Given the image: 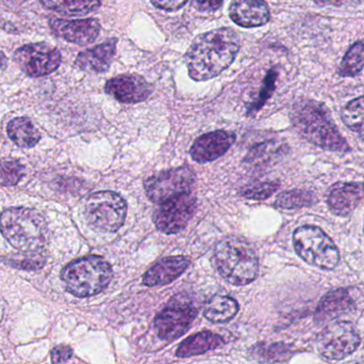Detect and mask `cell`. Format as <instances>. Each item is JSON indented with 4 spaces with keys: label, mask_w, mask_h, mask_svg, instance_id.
<instances>
[{
    "label": "cell",
    "mask_w": 364,
    "mask_h": 364,
    "mask_svg": "<svg viewBox=\"0 0 364 364\" xmlns=\"http://www.w3.org/2000/svg\"><path fill=\"white\" fill-rule=\"evenodd\" d=\"M73 357V350L70 346L60 345L51 352V361L53 363H68Z\"/></svg>",
    "instance_id": "cell-32"
},
{
    "label": "cell",
    "mask_w": 364,
    "mask_h": 364,
    "mask_svg": "<svg viewBox=\"0 0 364 364\" xmlns=\"http://www.w3.org/2000/svg\"><path fill=\"white\" fill-rule=\"evenodd\" d=\"M105 91L124 104H136L147 100L153 93L154 88L142 76L126 74L107 81Z\"/></svg>",
    "instance_id": "cell-13"
},
{
    "label": "cell",
    "mask_w": 364,
    "mask_h": 364,
    "mask_svg": "<svg viewBox=\"0 0 364 364\" xmlns=\"http://www.w3.org/2000/svg\"><path fill=\"white\" fill-rule=\"evenodd\" d=\"M239 312V303L229 296L212 297L203 310V316L212 323H228Z\"/></svg>",
    "instance_id": "cell-23"
},
{
    "label": "cell",
    "mask_w": 364,
    "mask_h": 364,
    "mask_svg": "<svg viewBox=\"0 0 364 364\" xmlns=\"http://www.w3.org/2000/svg\"><path fill=\"white\" fill-rule=\"evenodd\" d=\"M278 72L276 68H272L269 71L264 80H263L262 87H261L260 93L258 98L252 103V106L248 109V115H255L258 113L267 100L271 98L272 94L275 91L276 80H277Z\"/></svg>",
    "instance_id": "cell-31"
},
{
    "label": "cell",
    "mask_w": 364,
    "mask_h": 364,
    "mask_svg": "<svg viewBox=\"0 0 364 364\" xmlns=\"http://www.w3.org/2000/svg\"><path fill=\"white\" fill-rule=\"evenodd\" d=\"M197 10L203 12H213L222 6L224 0H191Z\"/></svg>",
    "instance_id": "cell-34"
},
{
    "label": "cell",
    "mask_w": 364,
    "mask_h": 364,
    "mask_svg": "<svg viewBox=\"0 0 364 364\" xmlns=\"http://www.w3.org/2000/svg\"><path fill=\"white\" fill-rule=\"evenodd\" d=\"M9 138L19 147H33L41 140V134L28 118H15L6 126Z\"/></svg>",
    "instance_id": "cell-22"
},
{
    "label": "cell",
    "mask_w": 364,
    "mask_h": 364,
    "mask_svg": "<svg viewBox=\"0 0 364 364\" xmlns=\"http://www.w3.org/2000/svg\"><path fill=\"white\" fill-rule=\"evenodd\" d=\"M291 120L295 130L308 142L327 151H350V145L322 103L314 100H299L293 106Z\"/></svg>",
    "instance_id": "cell-2"
},
{
    "label": "cell",
    "mask_w": 364,
    "mask_h": 364,
    "mask_svg": "<svg viewBox=\"0 0 364 364\" xmlns=\"http://www.w3.org/2000/svg\"><path fill=\"white\" fill-rule=\"evenodd\" d=\"M85 215L94 229L102 232H117L125 222L127 203L117 192H98L87 199Z\"/></svg>",
    "instance_id": "cell-7"
},
{
    "label": "cell",
    "mask_w": 364,
    "mask_h": 364,
    "mask_svg": "<svg viewBox=\"0 0 364 364\" xmlns=\"http://www.w3.org/2000/svg\"><path fill=\"white\" fill-rule=\"evenodd\" d=\"M197 316V308L188 297L171 299L166 307L156 316L155 327L160 339L173 341L183 336Z\"/></svg>",
    "instance_id": "cell-8"
},
{
    "label": "cell",
    "mask_w": 364,
    "mask_h": 364,
    "mask_svg": "<svg viewBox=\"0 0 364 364\" xmlns=\"http://www.w3.org/2000/svg\"><path fill=\"white\" fill-rule=\"evenodd\" d=\"M360 342V337L350 323H331L318 335V352L329 360H341L352 355Z\"/></svg>",
    "instance_id": "cell-10"
},
{
    "label": "cell",
    "mask_w": 364,
    "mask_h": 364,
    "mask_svg": "<svg viewBox=\"0 0 364 364\" xmlns=\"http://www.w3.org/2000/svg\"><path fill=\"white\" fill-rule=\"evenodd\" d=\"M316 2L318 6H341L343 4H348L350 0H312Z\"/></svg>",
    "instance_id": "cell-36"
},
{
    "label": "cell",
    "mask_w": 364,
    "mask_h": 364,
    "mask_svg": "<svg viewBox=\"0 0 364 364\" xmlns=\"http://www.w3.org/2000/svg\"><path fill=\"white\" fill-rule=\"evenodd\" d=\"M49 10L68 16H82L100 8L102 0H41Z\"/></svg>",
    "instance_id": "cell-24"
},
{
    "label": "cell",
    "mask_w": 364,
    "mask_h": 364,
    "mask_svg": "<svg viewBox=\"0 0 364 364\" xmlns=\"http://www.w3.org/2000/svg\"><path fill=\"white\" fill-rule=\"evenodd\" d=\"M117 38H110L98 46L87 49L79 53L75 64L80 70L87 71V72H106L112 63L115 51H117Z\"/></svg>",
    "instance_id": "cell-19"
},
{
    "label": "cell",
    "mask_w": 364,
    "mask_h": 364,
    "mask_svg": "<svg viewBox=\"0 0 364 364\" xmlns=\"http://www.w3.org/2000/svg\"><path fill=\"white\" fill-rule=\"evenodd\" d=\"M353 305L354 301L346 288H339V290L329 292L318 303L316 316H314L316 322L323 323L333 320L340 314L348 311Z\"/></svg>",
    "instance_id": "cell-20"
},
{
    "label": "cell",
    "mask_w": 364,
    "mask_h": 364,
    "mask_svg": "<svg viewBox=\"0 0 364 364\" xmlns=\"http://www.w3.org/2000/svg\"><path fill=\"white\" fill-rule=\"evenodd\" d=\"M364 198V184H336L327 199L329 209L336 215L346 217L356 209Z\"/></svg>",
    "instance_id": "cell-17"
},
{
    "label": "cell",
    "mask_w": 364,
    "mask_h": 364,
    "mask_svg": "<svg viewBox=\"0 0 364 364\" xmlns=\"http://www.w3.org/2000/svg\"><path fill=\"white\" fill-rule=\"evenodd\" d=\"M194 182V172L188 167H179L153 175L145 181L144 187L149 200L160 204L172 197L191 192Z\"/></svg>",
    "instance_id": "cell-11"
},
{
    "label": "cell",
    "mask_w": 364,
    "mask_h": 364,
    "mask_svg": "<svg viewBox=\"0 0 364 364\" xmlns=\"http://www.w3.org/2000/svg\"><path fill=\"white\" fill-rule=\"evenodd\" d=\"M55 36L74 44L85 45L94 42L100 33V21L94 19H53L49 21Z\"/></svg>",
    "instance_id": "cell-15"
},
{
    "label": "cell",
    "mask_w": 364,
    "mask_h": 364,
    "mask_svg": "<svg viewBox=\"0 0 364 364\" xmlns=\"http://www.w3.org/2000/svg\"><path fill=\"white\" fill-rule=\"evenodd\" d=\"M151 4L161 10L176 11L181 9L188 0H151Z\"/></svg>",
    "instance_id": "cell-35"
},
{
    "label": "cell",
    "mask_w": 364,
    "mask_h": 364,
    "mask_svg": "<svg viewBox=\"0 0 364 364\" xmlns=\"http://www.w3.org/2000/svg\"><path fill=\"white\" fill-rule=\"evenodd\" d=\"M8 64V59L2 51H0V70H4Z\"/></svg>",
    "instance_id": "cell-37"
},
{
    "label": "cell",
    "mask_w": 364,
    "mask_h": 364,
    "mask_svg": "<svg viewBox=\"0 0 364 364\" xmlns=\"http://www.w3.org/2000/svg\"><path fill=\"white\" fill-rule=\"evenodd\" d=\"M284 145L277 141H265L250 150L244 160V164L252 169L262 168L279 157L284 153Z\"/></svg>",
    "instance_id": "cell-25"
},
{
    "label": "cell",
    "mask_w": 364,
    "mask_h": 364,
    "mask_svg": "<svg viewBox=\"0 0 364 364\" xmlns=\"http://www.w3.org/2000/svg\"><path fill=\"white\" fill-rule=\"evenodd\" d=\"M279 184L276 182H256L242 188L241 194L250 200H267L274 192H277Z\"/></svg>",
    "instance_id": "cell-30"
},
{
    "label": "cell",
    "mask_w": 364,
    "mask_h": 364,
    "mask_svg": "<svg viewBox=\"0 0 364 364\" xmlns=\"http://www.w3.org/2000/svg\"><path fill=\"white\" fill-rule=\"evenodd\" d=\"M0 231L15 249L23 254H38L46 245V220L36 209L10 207L0 215Z\"/></svg>",
    "instance_id": "cell-3"
},
{
    "label": "cell",
    "mask_w": 364,
    "mask_h": 364,
    "mask_svg": "<svg viewBox=\"0 0 364 364\" xmlns=\"http://www.w3.org/2000/svg\"><path fill=\"white\" fill-rule=\"evenodd\" d=\"M342 121L364 141V96L350 100L342 110Z\"/></svg>",
    "instance_id": "cell-27"
},
{
    "label": "cell",
    "mask_w": 364,
    "mask_h": 364,
    "mask_svg": "<svg viewBox=\"0 0 364 364\" xmlns=\"http://www.w3.org/2000/svg\"><path fill=\"white\" fill-rule=\"evenodd\" d=\"M188 265H190V260L183 256L162 259L145 273L143 284L149 288L170 284L171 282L181 277L188 269Z\"/></svg>",
    "instance_id": "cell-18"
},
{
    "label": "cell",
    "mask_w": 364,
    "mask_h": 364,
    "mask_svg": "<svg viewBox=\"0 0 364 364\" xmlns=\"http://www.w3.org/2000/svg\"><path fill=\"white\" fill-rule=\"evenodd\" d=\"M229 16L241 27H260L269 21L271 12L264 0H233Z\"/></svg>",
    "instance_id": "cell-16"
},
{
    "label": "cell",
    "mask_w": 364,
    "mask_h": 364,
    "mask_svg": "<svg viewBox=\"0 0 364 364\" xmlns=\"http://www.w3.org/2000/svg\"><path fill=\"white\" fill-rule=\"evenodd\" d=\"M196 209V198L192 192L172 197L158 204L154 213V224L160 232L176 234L188 226Z\"/></svg>",
    "instance_id": "cell-9"
},
{
    "label": "cell",
    "mask_w": 364,
    "mask_h": 364,
    "mask_svg": "<svg viewBox=\"0 0 364 364\" xmlns=\"http://www.w3.org/2000/svg\"><path fill=\"white\" fill-rule=\"evenodd\" d=\"M224 338L211 331H203L195 333L184 340L176 350V356L179 358L198 356L209 350H215L224 345Z\"/></svg>",
    "instance_id": "cell-21"
},
{
    "label": "cell",
    "mask_w": 364,
    "mask_h": 364,
    "mask_svg": "<svg viewBox=\"0 0 364 364\" xmlns=\"http://www.w3.org/2000/svg\"><path fill=\"white\" fill-rule=\"evenodd\" d=\"M14 61L28 76L41 77L55 72L61 63V53L45 43L21 46L14 53Z\"/></svg>",
    "instance_id": "cell-12"
},
{
    "label": "cell",
    "mask_w": 364,
    "mask_h": 364,
    "mask_svg": "<svg viewBox=\"0 0 364 364\" xmlns=\"http://www.w3.org/2000/svg\"><path fill=\"white\" fill-rule=\"evenodd\" d=\"M316 201L312 192L304 189L289 190L282 192L276 199L275 205L279 209H295L301 207H310Z\"/></svg>",
    "instance_id": "cell-28"
},
{
    "label": "cell",
    "mask_w": 364,
    "mask_h": 364,
    "mask_svg": "<svg viewBox=\"0 0 364 364\" xmlns=\"http://www.w3.org/2000/svg\"><path fill=\"white\" fill-rule=\"evenodd\" d=\"M45 265V259L42 256H33V258L23 259L21 261H16L14 266L18 269H27V271H36L42 269Z\"/></svg>",
    "instance_id": "cell-33"
},
{
    "label": "cell",
    "mask_w": 364,
    "mask_h": 364,
    "mask_svg": "<svg viewBox=\"0 0 364 364\" xmlns=\"http://www.w3.org/2000/svg\"><path fill=\"white\" fill-rule=\"evenodd\" d=\"M235 135L227 130H215L198 137L191 147L193 160L199 164L213 162L222 157L235 143Z\"/></svg>",
    "instance_id": "cell-14"
},
{
    "label": "cell",
    "mask_w": 364,
    "mask_h": 364,
    "mask_svg": "<svg viewBox=\"0 0 364 364\" xmlns=\"http://www.w3.org/2000/svg\"><path fill=\"white\" fill-rule=\"evenodd\" d=\"M364 68V42L354 43L346 51L338 68V74L341 77H354Z\"/></svg>",
    "instance_id": "cell-26"
},
{
    "label": "cell",
    "mask_w": 364,
    "mask_h": 364,
    "mask_svg": "<svg viewBox=\"0 0 364 364\" xmlns=\"http://www.w3.org/2000/svg\"><path fill=\"white\" fill-rule=\"evenodd\" d=\"M293 245L296 254L312 266L331 271L339 264L337 246L318 227L304 226L296 229L293 234Z\"/></svg>",
    "instance_id": "cell-6"
},
{
    "label": "cell",
    "mask_w": 364,
    "mask_h": 364,
    "mask_svg": "<svg viewBox=\"0 0 364 364\" xmlns=\"http://www.w3.org/2000/svg\"><path fill=\"white\" fill-rule=\"evenodd\" d=\"M25 175V167L18 160L0 162V186H14Z\"/></svg>",
    "instance_id": "cell-29"
},
{
    "label": "cell",
    "mask_w": 364,
    "mask_h": 364,
    "mask_svg": "<svg viewBox=\"0 0 364 364\" xmlns=\"http://www.w3.org/2000/svg\"><path fill=\"white\" fill-rule=\"evenodd\" d=\"M213 263L223 279L232 286H247L258 276L256 252L247 241L237 237H227L216 245Z\"/></svg>",
    "instance_id": "cell-4"
},
{
    "label": "cell",
    "mask_w": 364,
    "mask_h": 364,
    "mask_svg": "<svg viewBox=\"0 0 364 364\" xmlns=\"http://www.w3.org/2000/svg\"><path fill=\"white\" fill-rule=\"evenodd\" d=\"M112 277V267L98 256L78 259L66 265L61 273L66 291L80 298L100 294L108 288Z\"/></svg>",
    "instance_id": "cell-5"
},
{
    "label": "cell",
    "mask_w": 364,
    "mask_h": 364,
    "mask_svg": "<svg viewBox=\"0 0 364 364\" xmlns=\"http://www.w3.org/2000/svg\"><path fill=\"white\" fill-rule=\"evenodd\" d=\"M240 38L230 28H218L195 38L186 55L188 76L205 81L222 74L237 58Z\"/></svg>",
    "instance_id": "cell-1"
}]
</instances>
